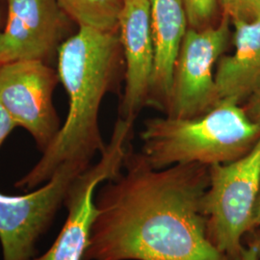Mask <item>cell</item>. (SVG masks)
Here are the masks:
<instances>
[{
	"label": "cell",
	"instance_id": "obj_1",
	"mask_svg": "<svg viewBox=\"0 0 260 260\" xmlns=\"http://www.w3.org/2000/svg\"><path fill=\"white\" fill-rule=\"evenodd\" d=\"M123 168L95 193L83 260H230L206 234L207 166L156 170L129 149Z\"/></svg>",
	"mask_w": 260,
	"mask_h": 260
},
{
	"label": "cell",
	"instance_id": "obj_2",
	"mask_svg": "<svg viewBox=\"0 0 260 260\" xmlns=\"http://www.w3.org/2000/svg\"><path fill=\"white\" fill-rule=\"evenodd\" d=\"M122 50L118 30L78 26L59 47L57 73L69 100L64 123L42 157L16 182L18 188L43 185L67 162L91 165L105 148L100 110L119 75Z\"/></svg>",
	"mask_w": 260,
	"mask_h": 260
},
{
	"label": "cell",
	"instance_id": "obj_3",
	"mask_svg": "<svg viewBox=\"0 0 260 260\" xmlns=\"http://www.w3.org/2000/svg\"><path fill=\"white\" fill-rule=\"evenodd\" d=\"M259 139V125L240 103L222 100L195 118L148 119L141 132L140 153L156 170L194 163L210 167L245 156Z\"/></svg>",
	"mask_w": 260,
	"mask_h": 260
},
{
	"label": "cell",
	"instance_id": "obj_4",
	"mask_svg": "<svg viewBox=\"0 0 260 260\" xmlns=\"http://www.w3.org/2000/svg\"><path fill=\"white\" fill-rule=\"evenodd\" d=\"M209 170V186L202 201L206 234L230 260H241L243 237L256 226L260 193V139L245 156Z\"/></svg>",
	"mask_w": 260,
	"mask_h": 260
},
{
	"label": "cell",
	"instance_id": "obj_5",
	"mask_svg": "<svg viewBox=\"0 0 260 260\" xmlns=\"http://www.w3.org/2000/svg\"><path fill=\"white\" fill-rule=\"evenodd\" d=\"M134 120L120 118L100 160L76 177L66 197L68 216L55 242L30 260H83L95 216L94 197L100 185L118 177L130 149Z\"/></svg>",
	"mask_w": 260,
	"mask_h": 260
},
{
	"label": "cell",
	"instance_id": "obj_6",
	"mask_svg": "<svg viewBox=\"0 0 260 260\" xmlns=\"http://www.w3.org/2000/svg\"><path fill=\"white\" fill-rule=\"evenodd\" d=\"M231 19L222 15L212 26L187 30L174 71L167 116L195 118L221 102L215 66L231 42Z\"/></svg>",
	"mask_w": 260,
	"mask_h": 260
},
{
	"label": "cell",
	"instance_id": "obj_7",
	"mask_svg": "<svg viewBox=\"0 0 260 260\" xmlns=\"http://www.w3.org/2000/svg\"><path fill=\"white\" fill-rule=\"evenodd\" d=\"M91 165L67 162L47 182L26 195L0 193V243L3 260H30L35 255L39 239L54 221L65 204L66 197L76 177Z\"/></svg>",
	"mask_w": 260,
	"mask_h": 260
},
{
	"label": "cell",
	"instance_id": "obj_8",
	"mask_svg": "<svg viewBox=\"0 0 260 260\" xmlns=\"http://www.w3.org/2000/svg\"><path fill=\"white\" fill-rule=\"evenodd\" d=\"M57 70L41 60L0 64V105L17 127L27 131L43 152L60 129L53 104Z\"/></svg>",
	"mask_w": 260,
	"mask_h": 260
},
{
	"label": "cell",
	"instance_id": "obj_9",
	"mask_svg": "<svg viewBox=\"0 0 260 260\" xmlns=\"http://www.w3.org/2000/svg\"><path fill=\"white\" fill-rule=\"evenodd\" d=\"M6 23L0 31V63L41 60L48 63L72 34L74 22L58 0H6Z\"/></svg>",
	"mask_w": 260,
	"mask_h": 260
},
{
	"label": "cell",
	"instance_id": "obj_10",
	"mask_svg": "<svg viewBox=\"0 0 260 260\" xmlns=\"http://www.w3.org/2000/svg\"><path fill=\"white\" fill-rule=\"evenodd\" d=\"M118 33L125 66L121 117L135 120L149 103L154 66L149 0H123Z\"/></svg>",
	"mask_w": 260,
	"mask_h": 260
},
{
	"label": "cell",
	"instance_id": "obj_11",
	"mask_svg": "<svg viewBox=\"0 0 260 260\" xmlns=\"http://www.w3.org/2000/svg\"><path fill=\"white\" fill-rule=\"evenodd\" d=\"M154 66L148 105L167 111L174 71L189 29L182 0H149Z\"/></svg>",
	"mask_w": 260,
	"mask_h": 260
},
{
	"label": "cell",
	"instance_id": "obj_12",
	"mask_svg": "<svg viewBox=\"0 0 260 260\" xmlns=\"http://www.w3.org/2000/svg\"><path fill=\"white\" fill-rule=\"evenodd\" d=\"M232 24L234 52L220 58L215 81L221 101L241 103L260 92V15Z\"/></svg>",
	"mask_w": 260,
	"mask_h": 260
},
{
	"label": "cell",
	"instance_id": "obj_13",
	"mask_svg": "<svg viewBox=\"0 0 260 260\" xmlns=\"http://www.w3.org/2000/svg\"><path fill=\"white\" fill-rule=\"evenodd\" d=\"M77 26L118 30L123 0H58Z\"/></svg>",
	"mask_w": 260,
	"mask_h": 260
},
{
	"label": "cell",
	"instance_id": "obj_14",
	"mask_svg": "<svg viewBox=\"0 0 260 260\" xmlns=\"http://www.w3.org/2000/svg\"><path fill=\"white\" fill-rule=\"evenodd\" d=\"M189 28L204 29L217 23L219 0H182Z\"/></svg>",
	"mask_w": 260,
	"mask_h": 260
},
{
	"label": "cell",
	"instance_id": "obj_15",
	"mask_svg": "<svg viewBox=\"0 0 260 260\" xmlns=\"http://www.w3.org/2000/svg\"><path fill=\"white\" fill-rule=\"evenodd\" d=\"M219 5L231 21L251 20L260 15V0H219Z\"/></svg>",
	"mask_w": 260,
	"mask_h": 260
},
{
	"label": "cell",
	"instance_id": "obj_16",
	"mask_svg": "<svg viewBox=\"0 0 260 260\" xmlns=\"http://www.w3.org/2000/svg\"><path fill=\"white\" fill-rule=\"evenodd\" d=\"M15 128H17L16 123L0 105V148Z\"/></svg>",
	"mask_w": 260,
	"mask_h": 260
},
{
	"label": "cell",
	"instance_id": "obj_17",
	"mask_svg": "<svg viewBox=\"0 0 260 260\" xmlns=\"http://www.w3.org/2000/svg\"><path fill=\"white\" fill-rule=\"evenodd\" d=\"M244 108L251 121L260 126V92L251 96L248 100V104Z\"/></svg>",
	"mask_w": 260,
	"mask_h": 260
},
{
	"label": "cell",
	"instance_id": "obj_18",
	"mask_svg": "<svg viewBox=\"0 0 260 260\" xmlns=\"http://www.w3.org/2000/svg\"><path fill=\"white\" fill-rule=\"evenodd\" d=\"M241 260H260L259 239L251 243L249 247H245Z\"/></svg>",
	"mask_w": 260,
	"mask_h": 260
},
{
	"label": "cell",
	"instance_id": "obj_19",
	"mask_svg": "<svg viewBox=\"0 0 260 260\" xmlns=\"http://www.w3.org/2000/svg\"><path fill=\"white\" fill-rule=\"evenodd\" d=\"M256 226H258L260 232V193L257 202V208H256Z\"/></svg>",
	"mask_w": 260,
	"mask_h": 260
},
{
	"label": "cell",
	"instance_id": "obj_20",
	"mask_svg": "<svg viewBox=\"0 0 260 260\" xmlns=\"http://www.w3.org/2000/svg\"><path fill=\"white\" fill-rule=\"evenodd\" d=\"M1 21H2V12L0 10V24H1ZM1 64V63H0Z\"/></svg>",
	"mask_w": 260,
	"mask_h": 260
},
{
	"label": "cell",
	"instance_id": "obj_21",
	"mask_svg": "<svg viewBox=\"0 0 260 260\" xmlns=\"http://www.w3.org/2000/svg\"><path fill=\"white\" fill-rule=\"evenodd\" d=\"M259 257H260V238H259Z\"/></svg>",
	"mask_w": 260,
	"mask_h": 260
}]
</instances>
